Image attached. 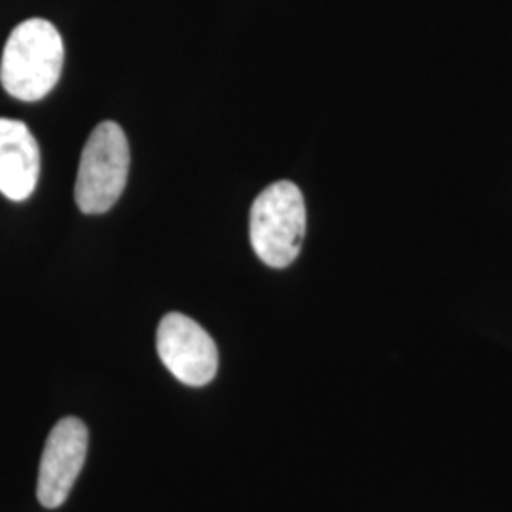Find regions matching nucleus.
I'll return each mask as SVG.
<instances>
[{"label": "nucleus", "mask_w": 512, "mask_h": 512, "mask_svg": "<svg viewBox=\"0 0 512 512\" xmlns=\"http://www.w3.org/2000/svg\"><path fill=\"white\" fill-rule=\"evenodd\" d=\"M65 46L54 23L27 19L6 40L0 82L19 101H38L52 92L63 71Z\"/></svg>", "instance_id": "obj_1"}, {"label": "nucleus", "mask_w": 512, "mask_h": 512, "mask_svg": "<svg viewBox=\"0 0 512 512\" xmlns=\"http://www.w3.org/2000/svg\"><path fill=\"white\" fill-rule=\"evenodd\" d=\"M256 256L270 268H287L300 253L306 234V203L300 188L279 181L258 194L249 217Z\"/></svg>", "instance_id": "obj_2"}, {"label": "nucleus", "mask_w": 512, "mask_h": 512, "mask_svg": "<svg viewBox=\"0 0 512 512\" xmlns=\"http://www.w3.org/2000/svg\"><path fill=\"white\" fill-rule=\"evenodd\" d=\"M129 173V145L124 129L103 122L93 129L78 165L74 200L82 213L101 215L120 200Z\"/></svg>", "instance_id": "obj_3"}, {"label": "nucleus", "mask_w": 512, "mask_h": 512, "mask_svg": "<svg viewBox=\"0 0 512 512\" xmlns=\"http://www.w3.org/2000/svg\"><path fill=\"white\" fill-rule=\"evenodd\" d=\"M156 348L165 368L183 384L202 387L217 374L219 351L213 338L183 313H167L160 321Z\"/></svg>", "instance_id": "obj_4"}, {"label": "nucleus", "mask_w": 512, "mask_h": 512, "mask_svg": "<svg viewBox=\"0 0 512 512\" xmlns=\"http://www.w3.org/2000/svg\"><path fill=\"white\" fill-rule=\"evenodd\" d=\"M88 452V427L78 418L57 421L46 440L40 469L37 497L46 509L61 507L73 490Z\"/></svg>", "instance_id": "obj_5"}, {"label": "nucleus", "mask_w": 512, "mask_h": 512, "mask_svg": "<svg viewBox=\"0 0 512 512\" xmlns=\"http://www.w3.org/2000/svg\"><path fill=\"white\" fill-rule=\"evenodd\" d=\"M40 150L29 128L0 118V194L12 202L27 200L37 188Z\"/></svg>", "instance_id": "obj_6"}]
</instances>
